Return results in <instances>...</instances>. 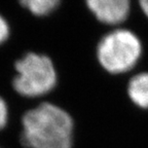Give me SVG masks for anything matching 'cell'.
<instances>
[{
	"instance_id": "6",
	"label": "cell",
	"mask_w": 148,
	"mask_h": 148,
	"mask_svg": "<svg viewBox=\"0 0 148 148\" xmlns=\"http://www.w3.org/2000/svg\"><path fill=\"white\" fill-rule=\"evenodd\" d=\"M21 4L34 16H43L53 12L60 4L59 0H24Z\"/></svg>"
},
{
	"instance_id": "5",
	"label": "cell",
	"mask_w": 148,
	"mask_h": 148,
	"mask_svg": "<svg viewBox=\"0 0 148 148\" xmlns=\"http://www.w3.org/2000/svg\"><path fill=\"white\" fill-rule=\"evenodd\" d=\"M127 94L137 106L148 109V72L137 74L131 78Z\"/></svg>"
},
{
	"instance_id": "9",
	"label": "cell",
	"mask_w": 148,
	"mask_h": 148,
	"mask_svg": "<svg viewBox=\"0 0 148 148\" xmlns=\"http://www.w3.org/2000/svg\"><path fill=\"white\" fill-rule=\"evenodd\" d=\"M140 6H141L143 12L148 18V0H141L140 1Z\"/></svg>"
},
{
	"instance_id": "1",
	"label": "cell",
	"mask_w": 148,
	"mask_h": 148,
	"mask_svg": "<svg viewBox=\"0 0 148 148\" xmlns=\"http://www.w3.org/2000/svg\"><path fill=\"white\" fill-rule=\"evenodd\" d=\"M21 140L29 148H72L73 119L51 103H42L22 118Z\"/></svg>"
},
{
	"instance_id": "8",
	"label": "cell",
	"mask_w": 148,
	"mask_h": 148,
	"mask_svg": "<svg viewBox=\"0 0 148 148\" xmlns=\"http://www.w3.org/2000/svg\"><path fill=\"white\" fill-rule=\"evenodd\" d=\"M9 36V27L6 20L0 14V44L6 41Z\"/></svg>"
},
{
	"instance_id": "4",
	"label": "cell",
	"mask_w": 148,
	"mask_h": 148,
	"mask_svg": "<svg viewBox=\"0 0 148 148\" xmlns=\"http://www.w3.org/2000/svg\"><path fill=\"white\" fill-rule=\"evenodd\" d=\"M86 5L98 21L106 25H118L130 14L129 0H88Z\"/></svg>"
},
{
	"instance_id": "3",
	"label": "cell",
	"mask_w": 148,
	"mask_h": 148,
	"mask_svg": "<svg viewBox=\"0 0 148 148\" xmlns=\"http://www.w3.org/2000/svg\"><path fill=\"white\" fill-rule=\"evenodd\" d=\"M16 76L12 86L24 97L35 98L49 92L57 84V72L51 60L44 55L29 53L16 63Z\"/></svg>"
},
{
	"instance_id": "2",
	"label": "cell",
	"mask_w": 148,
	"mask_h": 148,
	"mask_svg": "<svg viewBox=\"0 0 148 148\" xmlns=\"http://www.w3.org/2000/svg\"><path fill=\"white\" fill-rule=\"evenodd\" d=\"M142 45L132 31L118 29L105 35L98 44L97 56L106 71L119 74L131 70L141 57Z\"/></svg>"
},
{
	"instance_id": "7",
	"label": "cell",
	"mask_w": 148,
	"mask_h": 148,
	"mask_svg": "<svg viewBox=\"0 0 148 148\" xmlns=\"http://www.w3.org/2000/svg\"><path fill=\"white\" fill-rule=\"evenodd\" d=\"M8 120V108H7L6 102L0 97V131L4 129Z\"/></svg>"
}]
</instances>
